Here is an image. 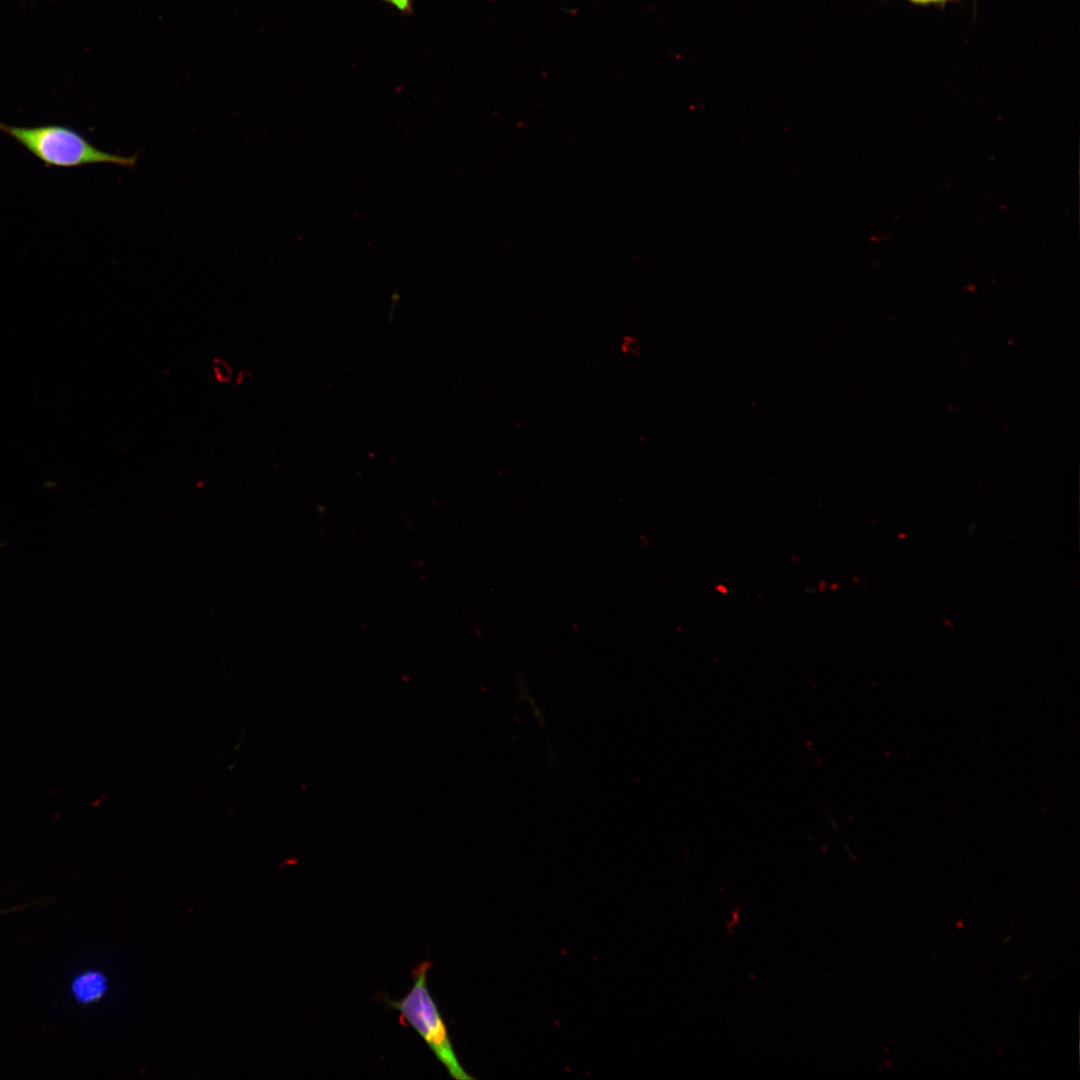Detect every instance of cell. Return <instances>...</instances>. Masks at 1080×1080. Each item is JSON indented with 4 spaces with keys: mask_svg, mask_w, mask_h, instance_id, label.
Returning a JSON list of instances; mask_svg holds the SVG:
<instances>
[{
    "mask_svg": "<svg viewBox=\"0 0 1080 1080\" xmlns=\"http://www.w3.org/2000/svg\"><path fill=\"white\" fill-rule=\"evenodd\" d=\"M0 131L46 167L72 168L90 164L134 167L138 157L109 153L95 147L77 130L62 124L13 126L0 122Z\"/></svg>",
    "mask_w": 1080,
    "mask_h": 1080,
    "instance_id": "obj_1",
    "label": "cell"
},
{
    "mask_svg": "<svg viewBox=\"0 0 1080 1080\" xmlns=\"http://www.w3.org/2000/svg\"><path fill=\"white\" fill-rule=\"evenodd\" d=\"M431 964L420 963L413 972V986L405 997L389 1001L402 1018L423 1038L439 1062L454 1079H473L462 1067L453 1049L446 1024L427 987V972Z\"/></svg>",
    "mask_w": 1080,
    "mask_h": 1080,
    "instance_id": "obj_2",
    "label": "cell"
},
{
    "mask_svg": "<svg viewBox=\"0 0 1080 1080\" xmlns=\"http://www.w3.org/2000/svg\"><path fill=\"white\" fill-rule=\"evenodd\" d=\"M106 990L107 979L104 974L97 970L81 972L71 983L72 995L81 1004H91L99 1001L105 995Z\"/></svg>",
    "mask_w": 1080,
    "mask_h": 1080,
    "instance_id": "obj_3",
    "label": "cell"
},
{
    "mask_svg": "<svg viewBox=\"0 0 1080 1080\" xmlns=\"http://www.w3.org/2000/svg\"><path fill=\"white\" fill-rule=\"evenodd\" d=\"M906 1H908L909 3H911L913 5H918V6H931V5L943 6V5H946L947 3H951V2H954V1H957V0H906Z\"/></svg>",
    "mask_w": 1080,
    "mask_h": 1080,
    "instance_id": "obj_4",
    "label": "cell"
},
{
    "mask_svg": "<svg viewBox=\"0 0 1080 1080\" xmlns=\"http://www.w3.org/2000/svg\"><path fill=\"white\" fill-rule=\"evenodd\" d=\"M394 6L401 12H408L412 8V0H383Z\"/></svg>",
    "mask_w": 1080,
    "mask_h": 1080,
    "instance_id": "obj_5",
    "label": "cell"
}]
</instances>
